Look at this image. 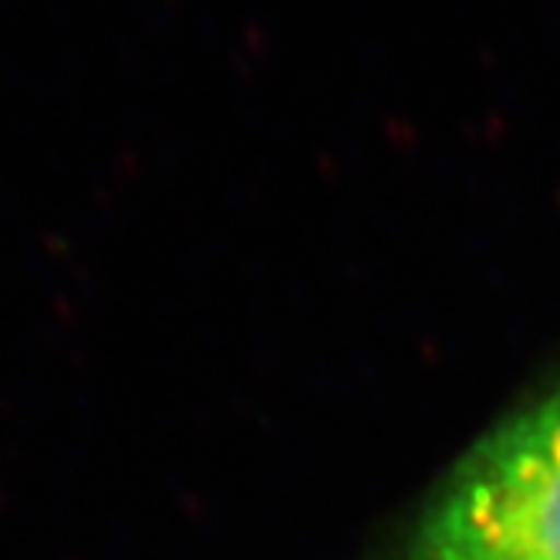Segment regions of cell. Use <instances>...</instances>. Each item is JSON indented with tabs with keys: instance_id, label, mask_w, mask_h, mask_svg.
<instances>
[{
	"instance_id": "6da1fadb",
	"label": "cell",
	"mask_w": 560,
	"mask_h": 560,
	"mask_svg": "<svg viewBox=\"0 0 560 560\" xmlns=\"http://www.w3.org/2000/svg\"><path fill=\"white\" fill-rule=\"evenodd\" d=\"M412 560H560V392L463 456L422 516Z\"/></svg>"
}]
</instances>
